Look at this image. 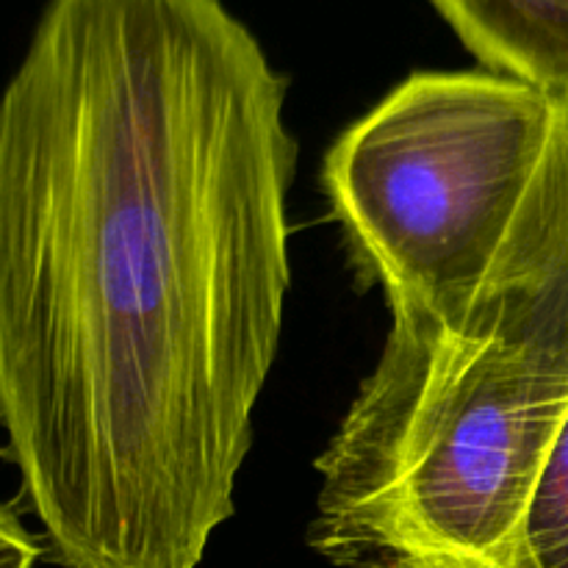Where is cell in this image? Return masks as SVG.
Returning a JSON list of instances; mask_svg holds the SVG:
<instances>
[{"label": "cell", "mask_w": 568, "mask_h": 568, "mask_svg": "<svg viewBox=\"0 0 568 568\" xmlns=\"http://www.w3.org/2000/svg\"><path fill=\"white\" fill-rule=\"evenodd\" d=\"M568 416V94L469 314L388 331L316 460L308 544L336 568H494Z\"/></svg>", "instance_id": "obj_2"}, {"label": "cell", "mask_w": 568, "mask_h": 568, "mask_svg": "<svg viewBox=\"0 0 568 568\" xmlns=\"http://www.w3.org/2000/svg\"><path fill=\"white\" fill-rule=\"evenodd\" d=\"M288 83L222 0H48L0 94V430L67 568H197L277 355Z\"/></svg>", "instance_id": "obj_1"}, {"label": "cell", "mask_w": 568, "mask_h": 568, "mask_svg": "<svg viewBox=\"0 0 568 568\" xmlns=\"http://www.w3.org/2000/svg\"><path fill=\"white\" fill-rule=\"evenodd\" d=\"M39 552L37 538L22 527L14 510L0 505V568H33Z\"/></svg>", "instance_id": "obj_6"}, {"label": "cell", "mask_w": 568, "mask_h": 568, "mask_svg": "<svg viewBox=\"0 0 568 568\" xmlns=\"http://www.w3.org/2000/svg\"><path fill=\"white\" fill-rule=\"evenodd\" d=\"M560 100L508 75L414 72L325 155L322 186L392 331L466 320L541 172Z\"/></svg>", "instance_id": "obj_3"}, {"label": "cell", "mask_w": 568, "mask_h": 568, "mask_svg": "<svg viewBox=\"0 0 568 568\" xmlns=\"http://www.w3.org/2000/svg\"><path fill=\"white\" fill-rule=\"evenodd\" d=\"M494 568H568V416L544 460L525 516Z\"/></svg>", "instance_id": "obj_5"}, {"label": "cell", "mask_w": 568, "mask_h": 568, "mask_svg": "<svg viewBox=\"0 0 568 568\" xmlns=\"http://www.w3.org/2000/svg\"><path fill=\"white\" fill-rule=\"evenodd\" d=\"M494 75L568 94V0H430Z\"/></svg>", "instance_id": "obj_4"}]
</instances>
